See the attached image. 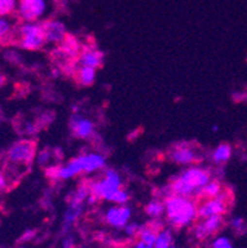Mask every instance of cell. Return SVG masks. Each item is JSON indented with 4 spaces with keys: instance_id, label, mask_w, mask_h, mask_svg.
<instances>
[{
    "instance_id": "7",
    "label": "cell",
    "mask_w": 247,
    "mask_h": 248,
    "mask_svg": "<svg viewBox=\"0 0 247 248\" xmlns=\"http://www.w3.org/2000/svg\"><path fill=\"white\" fill-rule=\"evenodd\" d=\"M228 206V194L221 191L216 198L208 199L198 207V216L201 218H207L210 216L223 215Z\"/></svg>"
},
{
    "instance_id": "11",
    "label": "cell",
    "mask_w": 247,
    "mask_h": 248,
    "mask_svg": "<svg viewBox=\"0 0 247 248\" xmlns=\"http://www.w3.org/2000/svg\"><path fill=\"white\" fill-rule=\"evenodd\" d=\"M224 225V217L223 215H215L210 216V217L204 218L201 222H199L194 229V234L199 240H204V238L209 237L213 233L217 232L223 227Z\"/></svg>"
},
{
    "instance_id": "21",
    "label": "cell",
    "mask_w": 247,
    "mask_h": 248,
    "mask_svg": "<svg viewBox=\"0 0 247 248\" xmlns=\"http://www.w3.org/2000/svg\"><path fill=\"white\" fill-rule=\"evenodd\" d=\"M223 191V188H221L220 182L217 180H210L207 186L201 188L199 195L204 198H208V199H212V198H216L219 194Z\"/></svg>"
},
{
    "instance_id": "17",
    "label": "cell",
    "mask_w": 247,
    "mask_h": 248,
    "mask_svg": "<svg viewBox=\"0 0 247 248\" xmlns=\"http://www.w3.org/2000/svg\"><path fill=\"white\" fill-rule=\"evenodd\" d=\"M155 222H151V225H148V226H142L141 231H140L139 233V237H140V241H142V242H145L146 245H148L149 247H152L155 246L156 243V240H157V230L158 227H160V225H153Z\"/></svg>"
},
{
    "instance_id": "2",
    "label": "cell",
    "mask_w": 247,
    "mask_h": 248,
    "mask_svg": "<svg viewBox=\"0 0 247 248\" xmlns=\"http://www.w3.org/2000/svg\"><path fill=\"white\" fill-rule=\"evenodd\" d=\"M165 206L169 222L177 229L192 224L198 216V207L190 198L169 195L165 199Z\"/></svg>"
},
{
    "instance_id": "31",
    "label": "cell",
    "mask_w": 247,
    "mask_h": 248,
    "mask_svg": "<svg viewBox=\"0 0 247 248\" xmlns=\"http://www.w3.org/2000/svg\"><path fill=\"white\" fill-rule=\"evenodd\" d=\"M8 186V180H6V175L3 172H0V191H3L6 189Z\"/></svg>"
},
{
    "instance_id": "23",
    "label": "cell",
    "mask_w": 247,
    "mask_h": 248,
    "mask_svg": "<svg viewBox=\"0 0 247 248\" xmlns=\"http://www.w3.org/2000/svg\"><path fill=\"white\" fill-rule=\"evenodd\" d=\"M19 0H0V17L13 15L17 10Z\"/></svg>"
},
{
    "instance_id": "32",
    "label": "cell",
    "mask_w": 247,
    "mask_h": 248,
    "mask_svg": "<svg viewBox=\"0 0 247 248\" xmlns=\"http://www.w3.org/2000/svg\"><path fill=\"white\" fill-rule=\"evenodd\" d=\"M25 130H26V132L29 135H35L36 131H37V127H36V125H33V124H26Z\"/></svg>"
},
{
    "instance_id": "37",
    "label": "cell",
    "mask_w": 247,
    "mask_h": 248,
    "mask_svg": "<svg viewBox=\"0 0 247 248\" xmlns=\"http://www.w3.org/2000/svg\"><path fill=\"white\" fill-rule=\"evenodd\" d=\"M217 130H219V127H217V126H214V127H213V131H217Z\"/></svg>"
},
{
    "instance_id": "6",
    "label": "cell",
    "mask_w": 247,
    "mask_h": 248,
    "mask_svg": "<svg viewBox=\"0 0 247 248\" xmlns=\"http://www.w3.org/2000/svg\"><path fill=\"white\" fill-rule=\"evenodd\" d=\"M47 0H19L17 16L22 22H36L47 13Z\"/></svg>"
},
{
    "instance_id": "20",
    "label": "cell",
    "mask_w": 247,
    "mask_h": 248,
    "mask_svg": "<svg viewBox=\"0 0 247 248\" xmlns=\"http://www.w3.org/2000/svg\"><path fill=\"white\" fill-rule=\"evenodd\" d=\"M232 155V148L228 143H221L213 152V161L216 164L226 163Z\"/></svg>"
},
{
    "instance_id": "36",
    "label": "cell",
    "mask_w": 247,
    "mask_h": 248,
    "mask_svg": "<svg viewBox=\"0 0 247 248\" xmlns=\"http://www.w3.org/2000/svg\"><path fill=\"white\" fill-rule=\"evenodd\" d=\"M4 84H5V77L0 73V88H3Z\"/></svg>"
},
{
    "instance_id": "18",
    "label": "cell",
    "mask_w": 247,
    "mask_h": 248,
    "mask_svg": "<svg viewBox=\"0 0 247 248\" xmlns=\"http://www.w3.org/2000/svg\"><path fill=\"white\" fill-rule=\"evenodd\" d=\"M95 76H97V69L90 68V67H79L77 71L76 78L77 82L83 87H90L95 82Z\"/></svg>"
},
{
    "instance_id": "34",
    "label": "cell",
    "mask_w": 247,
    "mask_h": 248,
    "mask_svg": "<svg viewBox=\"0 0 247 248\" xmlns=\"http://www.w3.org/2000/svg\"><path fill=\"white\" fill-rule=\"evenodd\" d=\"M63 248H74L73 246V238L67 237L63 241Z\"/></svg>"
},
{
    "instance_id": "8",
    "label": "cell",
    "mask_w": 247,
    "mask_h": 248,
    "mask_svg": "<svg viewBox=\"0 0 247 248\" xmlns=\"http://www.w3.org/2000/svg\"><path fill=\"white\" fill-rule=\"evenodd\" d=\"M69 128L77 139L88 140L94 136V123L76 112L69 119Z\"/></svg>"
},
{
    "instance_id": "27",
    "label": "cell",
    "mask_w": 247,
    "mask_h": 248,
    "mask_svg": "<svg viewBox=\"0 0 247 248\" xmlns=\"http://www.w3.org/2000/svg\"><path fill=\"white\" fill-rule=\"evenodd\" d=\"M231 225L237 233H242L246 230V224H245V220L242 217H234L231 221Z\"/></svg>"
},
{
    "instance_id": "9",
    "label": "cell",
    "mask_w": 247,
    "mask_h": 248,
    "mask_svg": "<svg viewBox=\"0 0 247 248\" xmlns=\"http://www.w3.org/2000/svg\"><path fill=\"white\" fill-rule=\"evenodd\" d=\"M42 24H44L47 44H62L66 36L68 35L66 25L62 21H60V20H46V21H42Z\"/></svg>"
},
{
    "instance_id": "16",
    "label": "cell",
    "mask_w": 247,
    "mask_h": 248,
    "mask_svg": "<svg viewBox=\"0 0 247 248\" xmlns=\"http://www.w3.org/2000/svg\"><path fill=\"white\" fill-rule=\"evenodd\" d=\"M83 207H84V204L83 205H69L68 209L65 213V217H63V232H66L69 230V227L73 225V222H76L79 218V216L83 213Z\"/></svg>"
},
{
    "instance_id": "14",
    "label": "cell",
    "mask_w": 247,
    "mask_h": 248,
    "mask_svg": "<svg viewBox=\"0 0 247 248\" xmlns=\"http://www.w3.org/2000/svg\"><path fill=\"white\" fill-rule=\"evenodd\" d=\"M106 159L100 153H88L84 155V173L98 172L105 168Z\"/></svg>"
},
{
    "instance_id": "3",
    "label": "cell",
    "mask_w": 247,
    "mask_h": 248,
    "mask_svg": "<svg viewBox=\"0 0 247 248\" xmlns=\"http://www.w3.org/2000/svg\"><path fill=\"white\" fill-rule=\"evenodd\" d=\"M19 45L27 51H37L47 44L42 21L22 22L17 28Z\"/></svg>"
},
{
    "instance_id": "30",
    "label": "cell",
    "mask_w": 247,
    "mask_h": 248,
    "mask_svg": "<svg viewBox=\"0 0 247 248\" xmlns=\"http://www.w3.org/2000/svg\"><path fill=\"white\" fill-rule=\"evenodd\" d=\"M213 248H234V247H232V245H231L229 238L219 237L217 240H215Z\"/></svg>"
},
{
    "instance_id": "26",
    "label": "cell",
    "mask_w": 247,
    "mask_h": 248,
    "mask_svg": "<svg viewBox=\"0 0 247 248\" xmlns=\"http://www.w3.org/2000/svg\"><path fill=\"white\" fill-rule=\"evenodd\" d=\"M129 200H130V195H129L128 191L124 190V189H119V190L115 191V193L113 194L112 197L109 198L108 202H116V204L120 205H125L128 204Z\"/></svg>"
},
{
    "instance_id": "13",
    "label": "cell",
    "mask_w": 247,
    "mask_h": 248,
    "mask_svg": "<svg viewBox=\"0 0 247 248\" xmlns=\"http://www.w3.org/2000/svg\"><path fill=\"white\" fill-rule=\"evenodd\" d=\"M104 55L100 51L95 48H84L81 52L78 60V64L81 67H90V68H99L103 66Z\"/></svg>"
},
{
    "instance_id": "28",
    "label": "cell",
    "mask_w": 247,
    "mask_h": 248,
    "mask_svg": "<svg viewBox=\"0 0 247 248\" xmlns=\"http://www.w3.org/2000/svg\"><path fill=\"white\" fill-rule=\"evenodd\" d=\"M49 158H51V153L46 150H42L37 155V163L40 166H46V164H49Z\"/></svg>"
},
{
    "instance_id": "33",
    "label": "cell",
    "mask_w": 247,
    "mask_h": 248,
    "mask_svg": "<svg viewBox=\"0 0 247 248\" xmlns=\"http://www.w3.org/2000/svg\"><path fill=\"white\" fill-rule=\"evenodd\" d=\"M35 236V231L33 230H30V231H26L24 234H22L21 241H29L30 238H33Z\"/></svg>"
},
{
    "instance_id": "22",
    "label": "cell",
    "mask_w": 247,
    "mask_h": 248,
    "mask_svg": "<svg viewBox=\"0 0 247 248\" xmlns=\"http://www.w3.org/2000/svg\"><path fill=\"white\" fill-rule=\"evenodd\" d=\"M145 211L148 216L153 218H157L160 216H162V214L166 211V206H165V202H160V200H152L149 202L148 204L145 207Z\"/></svg>"
},
{
    "instance_id": "4",
    "label": "cell",
    "mask_w": 247,
    "mask_h": 248,
    "mask_svg": "<svg viewBox=\"0 0 247 248\" xmlns=\"http://www.w3.org/2000/svg\"><path fill=\"white\" fill-rule=\"evenodd\" d=\"M90 194L98 200L105 199L109 200L115 191L121 189L122 180L119 173L113 168H106L104 172L103 178L98 180H93L89 183Z\"/></svg>"
},
{
    "instance_id": "25",
    "label": "cell",
    "mask_w": 247,
    "mask_h": 248,
    "mask_svg": "<svg viewBox=\"0 0 247 248\" xmlns=\"http://www.w3.org/2000/svg\"><path fill=\"white\" fill-rule=\"evenodd\" d=\"M14 30V24L9 16L0 17V41L11 35Z\"/></svg>"
},
{
    "instance_id": "29",
    "label": "cell",
    "mask_w": 247,
    "mask_h": 248,
    "mask_svg": "<svg viewBox=\"0 0 247 248\" xmlns=\"http://www.w3.org/2000/svg\"><path fill=\"white\" fill-rule=\"evenodd\" d=\"M141 229H142V225L136 224V222H133V224H128L125 226L126 233L130 234V236H135V234H137V236H139Z\"/></svg>"
},
{
    "instance_id": "1",
    "label": "cell",
    "mask_w": 247,
    "mask_h": 248,
    "mask_svg": "<svg viewBox=\"0 0 247 248\" xmlns=\"http://www.w3.org/2000/svg\"><path fill=\"white\" fill-rule=\"evenodd\" d=\"M212 180V175L208 169L201 167H190L173 178L168 186L172 195H180L184 198H192L199 195L201 188Z\"/></svg>"
},
{
    "instance_id": "15",
    "label": "cell",
    "mask_w": 247,
    "mask_h": 248,
    "mask_svg": "<svg viewBox=\"0 0 247 248\" xmlns=\"http://www.w3.org/2000/svg\"><path fill=\"white\" fill-rule=\"evenodd\" d=\"M60 49L67 58H76L81 52V44L73 35H67L60 45Z\"/></svg>"
},
{
    "instance_id": "35",
    "label": "cell",
    "mask_w": 247,
    "mask_h": 248,
    "mask_svg": "<svg viewBox=\"0 0 247 248\" xmlns=\"http://www.w3.org/2000/svg\"><path fill=\"white\" fill-rule=\"evenodd\" d=\"M135 248H152V247H149L148 245H146V243L142 242V241H139V242L136 243Z\"/></svg>"
},
{
    "instance_id": "19",
    "label": "cell",
    "mask_w": 247,
    "mask_h": 248,
    "mask_svg": "<svg viewBox=\"0 0 247 248\" xmlns=\"http://www.w3.org/2000/svg\"><path fill=\"white\" fill-rule=\"evenodd\" d=\"M90 195L89 183H83L69 198V205H83Z\"/></svg>"
},
{
    "instance_id": "10",
    "label": "cell",
    "mask_w": 247,
    "mask_h": 248,
    "mask_svg": "<svg viewBox=\"0 0 247 248\" xmlns=\"http://www.w3.org/2000/svg\"><path fill=\"white\" fill-rule=\"evenodd\" d=\"M131 217V209L128 205H119V206L109 207L105 213V220L109 225L124 229L129 224Z\"/></svg>"
},
{
    "instance_id": "5",
    "label": "cell",
    "mask_w": 247,
    "mask_h": 248,
    "mask_svg": "<svg viewBox=\"0 0 247 248\" xmlns=\"http://www.w3.org/2000/svg\"><path fill=\"white\" fill-rule=\"evenodd\" d=\"M6 157L14 166H30L36 158V143L33 140H20L9 148Z\"/></svg>"
},
{
    "instance_id": "24",
    "label": "cell",
    "mask_w": 247,
    "mask_h": 248,
    "mask_svg": "<svg viewBox=\"0 0 247 248\" xmlns=\"http://www.w3.org/2000/svg\"><path fill=\"white\" fill-rule=\"evenodd\" d=\"M172 247V233L169 231H160L157 234L153 248H171Z\"/></svg>"
},
{
    "instance_id": "38",
    "label": "cell",
    "mask_w": 247,
    "mask_h": 248,
    "mask_svg": "<svg viewBox=\"0 0 247 248\" xmlns=\"http://www.w3.org/2000/svg\"><path fill=\"white\" fill-rule=\"evenodd\" d=\"M171 248H176V247H174V246H172V247Z\"/></svg>"
},
{
    "instance_id": "12",
    "label": "cell",
    "mask_w": 247,
    "mask_h": 248,
    "mask_svg": "<svg viewBox=\"0 0 247 248\" xmlns=\"http://www.w3.org/2000/svg\"><path fill=\"white\" fill-rule=\"evenodd\" d=\"M169 158L177 164H192L197 161L198 155L193 148L187 143L176 145L169 153Z\"/></svg>"
}]
</instances>
